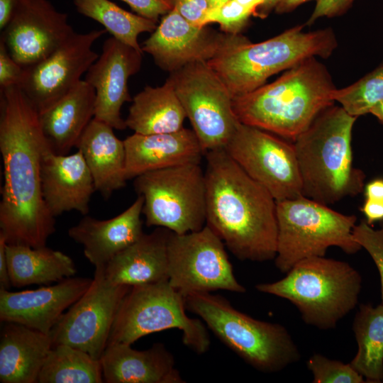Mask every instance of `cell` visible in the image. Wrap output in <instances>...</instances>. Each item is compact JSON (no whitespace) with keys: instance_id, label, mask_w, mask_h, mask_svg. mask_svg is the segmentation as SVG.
I'll list each match as a JSON object with an SVG mask.
<instances>
[{"instance_id":"cell-31","label":"cell","mask_w":383,"mask_h":383,"mask_svg":"<svg viewBox=\"0 0 383 383\" xmlns=\"http://www.w3.org/2000/svg\"><path fill=\"white\" fill-rule=\"evenodd\" d=\"M78 13L101 24L111 37L143 52L138 37L152 33L156 21L127 11L109 0H74Z\"/></svg>"},{"instance_id":"cell-42","label":"cell","mask_w":383,"mask_h":383,"mask_svg":"<svg viewBox=\"0 0 383 383\" xmlns=\"http://www.w3.org/2000/svg\"><path fill=\"white\" fill-rule=\"evenodd\" d=\"M6 240L0 234V288L9 289L11 286L9 275L8 264L6 252Z\"/></svg>"},{"instance_id":"cell-3","label":"cell","mask_w":383,"mask_h":383,"mask_svg":"<svg viewBox=\"0 0 383 383\" xmlns=\"http://www.w3.org/2000/svg\"><path fill=\"white\" fill-rule=\"evenodd\" d=\"M335 89L326 67L313 57L273 82L233 98V109L240 123L294 141L333 105Z\"/></svg>"},{"instance_id":"cell-21","label":"cell","mask_w":383,"mask_h":383,"mask_svg":"<svg viewBox=\"0 0 383 383\" xmlns=\"http://www.w3.org/2000/svg\"><path fill=\"white\" fill-rule=\"evenodd\" d=\"M126 177L191 163H201L205 152L192 129L165 133H134L123 140Z\"/></svg>"},{"instance_id":"cell-5","label":"cell","mask_w":383,"mask_h":383,"mask_svg":"<svg viewBox=\"0 0 383 383\" xmlns=\"http://www.w3.org/2000/svg\"><path fill=\"white\" fill-rule=\"evenodd\" d=\"M292 27L267 40L252 43L240 34H225L216 54L206 63L216 73L233 99L265 84L272 75L313 57L326 58L337 46L327 28L304 32Z\"/></svg>"},{"instance_id":"cell-35","label":"cell","mask_w":383,"mask_h":383,"mask_svg":"<svg viewBox=\"0 0 383 383\" xmlns=\"http://www.w3.org/2000/svg\"><path fill=\"white\" fill-rule=\"evenodd\" d=\"M254 13L243 7L235 0H230L225 4L214 9H209L203 26L217 23L221 30L227 34H239L246 25L250 16Z\"/></svg>"},{"instance_id":"cell-18","label":"cell","mask_w":383,"mask_h":383,"mask_svg":"<svg viewBox=\"0 0 383 383\" xmlns=\"http://www.w3.org/2000/svg\"><path fill=\"white\" fill-rule=\"evenodd\" d=\"M224 37L225 34L189 22L172 8L141 48L159 67L171 73L190 63L209 61Z\"/></svg>"},{"instance_id":"cell-15","label":"cell","mask_w":383,"mask_h":383,"mask_svg":"<svg viewBox=\"0 0 383 383\" xmlns=\"http://www.w3.org/2000/svg\"><path fill=\"white\" fill-rule=\"evenodd\" d=\"M105 29L74 32L42 61L26 67L20 88L38 113L53 106L82 79L99 54L92 50Z\"/></svg>"},{"instance_id":"cell-25","label":"cell","mask_w":383,"mask_h":383,"mask_svg":"<svg viewBox=\"0 0 383 383\" xmlns=\"http://www.w3.org/2000/svg\"><path fill=\"white\" fill-rule=\"evenodd\" d=\"M96 92L85 80L45 111L39 113L40 126L52 151L67 155L94 118Z\"/></svg>"},{"instance_id":"cell-13","label":"cell","mask_w":383,"mask_h":383,"mask_svg":"<svg viewBox=\"0 0 383 383\" xmlns=\"http://www.w3.org/2000/svg\"><path fill=\"white\" fill-rule=\"evenodd\" d=\"M224 150L276 201L303 196L292 143L270 132L240 122Z\"/></svg>"},{"instance_id":"cell-7","label":"cell","mask_w":383,"mask_h":383,"mask_svg":"<svg viewBox=\"0 0 383 383\" xmlns=\"http://www.w3.org/2000/svg\"><path fill=\"white\" fill-rule=\"evenodd\" d=\"M184 302L187 310L198 316L224 345L258 371L277 372L301 359L297 345L279 323L255 319L211 292L192 293L184 297Z\"/></svg>"},{"instance_id":"cell-27","label":"cell","mask_w":383,"mask_h":383,"mask_svg":"<svg viewBox=\"0 0 383 383\" xmlns=\"http://www.w3.org/2000/svg\"><path fill=\"white\" fill-rule=\"evenodd\" d=\"M52 347L50 334L6 322L0 338V382L38 383L40 370Z\"/></svg>"},{"instance_id":"cell-23","label":"cell","mask_w":383,"mask_h":383,"mask_svg":"<svg viewBox=\"0 0 383 383\" xmlns=\"http://www.w3.org/2000/svg\"><path fill=\"white\" fill-rule=\"evenodd\" d=\"M126 343L106 345L100 362L107 383H184L172 354L160 343L145 350Z\"/></svg>"},{"instance_id":"cell-30","label":"cell","mask_w":383,"mask_h":383,"mask_svg":"<svg viewBox=\"0 0 383 383\" xmlns=\"http://www.w3.org/2000/svg\"><path fill=\"white\" fill-rule=\"evenodd\" d=\"M353 331L357 344L350 362L366 382H383V304H362L355 316Z\"/></svg>"},{"instance_id":"cell-2","label":"cell","mask_w":383,"mask_h":383,"mask_svg":"<svg viewBox=\"0 0 383 383\" xmlns=\"http://www.w3.org/2000/svg\"><path fill=\"white\" fill-rule=\"evenodd\" d=\"M206 225L238 259L274 260L276 200L224 149L205 153Z\"/></svg>"},{"instance_id":"cell-29","label":"cell","mask_w":383,"mask_h":383,"mask_svg":"<svg viewBox=\"0 0 383 383\" xmlns=\"http://www.w3.org/2000/svg\"><path fill=\"white\" fill-rule=\"evenodd\" d=\"M6 252L10 282L15 287L59 282L76 273L68 255L45 246L6 244Z\"/></svg>"},{"instance_id":"cell-34","label":"cell","mask_w":383,"mask_h":383,"mask_svg":"<svg viewBox=\"0 0 383 383\" xmlns=\"http://www.w3.org/2000/svg\"><path fill=\"white\" fill-rule=\"evenodd\" d=\"M307 368L313 376V383H364V377L350 363L331 360L316 353L308 360Z\"/></svg>"},{"instance_id":"cell-28","label":"cell","mask_w":383,"mask_h":383,"mask_svg":"<svg viewBox=\"0 0 383 383\" xmlns=\"http://www.w3.org/2000/svg\"><path fill=\"white\" fill-rule=\"evenodd\" d=\"M187 118L169 78L160 87H145L132 99L125 119L127 128L140 134L172 133L183 128Z\"/></svg>"},{"instance_id":"cell-40","label":"cell","mask_w":383,"mask_h":383,"mask_svg":"<svg viewBox=\"0 0 383 383\" xmlns=\"http://www.w3.org/2000/svg\"><path fill=\"white\" fill-rule=\"evenodd\" d=\"M355 0H317L306 25L313 24L322 17H335L344 13Z\"/></svg>"},{"instance_id":"cell-41","label":"cell","mask_w":383,"mask_h":383,"mask_svg":"<svg viewBox=\"0 0 383 383\" xmlns=\"http://www.w3.org/2000/svg\"><path fill=\"white\" fill-rule=\"evenodd\" d=\"M360 211L367 223L372 226L375 222L383 220V201L365 199Z\"/></svg>"},{"instance_id":"cell-37","label":"cell","mask_w":383,"mask_h":383,"mask_svg":"<svg viewBox=\"0 0 383 383\" xmlns=\"http://www.w3.org/2000/svg\"><path fill=\"white\" fill-rule=\"evenodd\" d=\"M26 67L15 61L9 54L4 40L0 38V87H21L25 77Z\"/></svg>"},{"instance_id":"cell-33","label":"cell","mask_w":383,"mask_h":383,"mask_svg":"<svg viewBox=\"0 0 383 383\" xmlns=\"http://www.w3.org/2000/svg\"><path fill=\"white\" fill-rule=\"evenodd\" d=\"M333 99L350 115L359 117L383 99V62L373 71L343 89H336Z\"/></svg>"},{"instance_id":"cell-48","label":"cell","mask_w":383,"mask_h":383,"mask_svg":"<svg viewBox=\"0 0 383 383\" xmlns=\"http://www.w3.org/2000/svg\"><path fill=\"white\" fill-rule=\"evenodd\" d=\"M262 1L263 4L260 8H262L263 11H266L272 8H275L279 0H262Z\"/></svg>"},{"instance_id":"cell-20","label":"cell","mask_w":383,"mask_h":383,"mask_svg":"<svg viewBox=\"0 0 383 383\" xmlns=\"http://www.w3.org/2000/svg\"><path fill=\"white\" fill-rule=\"evenodd\" d=\"M41 187L45 203L55 218L77 211L86 216L96 192L93 177L82 152L59 155L48 147L43 155Z\"/></svg>"},{"instance_id":"cell-9","label":"cell","mask_w":383,"mask_h":383,"mask_svg":"<svg viewBox=\"0 0 383 383\" xmlns=\"http://www.w3.org/2000/svg\"><path fill=\"white\" fill-rule=\"evenodd\" d=\"M186 309L184 296L168 280L131 287L120 305L107 345H131L150 333L176 328L182 331L184 345L204 354L211 345L208 330L201 319L187 316Z\"/></svg>"},{"instance_id":"cell-26","label":"cell","mask_w":383,"mask_h":383,"mask_svg":"<svg viewBox=\"0 0 383 383\" xmlns=\"http://www.w3.org/2000/svg\"><path fill=\"white\" fill-rule=\"evenodd\" d=\"M113 128L94 118L75 147L80 151L91 172L96 191L104 199L126 185V150L123 140Z\"/></svg>"},{"instance_id":"cell-4","label":"cell","mask_w":383,"mask_h":383,"mask_svg":"<svg viewBox=\"0 0 383 383\" xmlns=\"http://www.w3.org/2000/svg\"><path fill=\"white\" fill-rule=\"evenodd\" d=\"M356 119L331 105L294 140L304 196L328 206L364 191L365 174L353 165Z\"/></svg>"},{"instance_id":"cell-38","label":"cell","mask_w":383,"mask_h":383,"mask_svg":"<svg viewBox=\"0 0 383 383\" xmlns=\"http://www.w3.org/2000/svg\"><path fill=\"white\" fill-rule=\"evenodd\" d=\"M174 8L189 22L200 27L209 9L207 0H169Z\"/></svg>"},{"instance_id":"cell-16","label":"cell","mask_w":383,"mask_h":383,"mask_svg":"<svg viewBox=\"0 0 383 383\" xmlns=\"http://www.w3.org/2000/svg\"><path fill=\"white\" fill-rule=\"evenodd\" d=\"M75 31L66 13L48 0H20L1 38L13 59L26 67L48 57Z\"/></svg>"},{"instance_id":"cell-12","label":"cell","mask_w":383,"mask_h":383,"mask_svg":"<svg viewBox=\"0 0 383 383\" xmlns=\"http://www.w3.org/2000/svg\"><path fill=\"white\" fill-rule=\"evenodd\" d=\"M221 239L208 226L167 239L168 282L184 298L192 293L226 290L244 293Z\"/></svg>"},{"instance_id":"cell-46","label":"cell","mask_w":383,"mask_h":383,"mask_svg":"<svg viewBox=\"0 0 383 383\" xmlns=\"http://www.w3.org/2000/svg\"><path fill=\"white\" fill-rule=\"evenodd\" d=\"M243 7L252 11L254 13L262 4V0H235Z\"/></svg>"},{"instance_id":"cell-6","label":"cell","mask_w":383,"mask_h":383,"mask_svg":"<svg viewBox=\"0 0 383 383\" xmlns=\"http://www.w3.org/2000/svg\"><path fill=\"white\" fill-rule=\"evenodd\" d=\"M274 282L260 283V292L285 299L294 305L306 324L333 329L358 303L360 274L349 263L312 257L296 263Z\"/></svg>"},{"instance_id":"cell-24","label":"cell","mask_w":383,"mask_h":383,"mask_svg":"<svg viewBox=\"0 0 383 383\" xmlns=\"http://www.w3.org/2000/svg\"><path fill=\"white\" fill-rule=\"evenodd\" d=\"M170 231L157 227L117 254L104 267L106 279L131 287L168 280L167 239Z\"/></svg>"},{"instance_id":"cell-32","label":"cell","mask_w":383,"mask_h":383,"mask_svg":"<svg viewBox=\"0 0 383 383\" xmlns=\"http://www.w3.org/2000/svg\"><path fill=\"white\" fill-rule=\"evenodd\" d=\"M100 360L65 344L54 345L40 370L38 383H101Z\"/></svg>"},{"instance_id":"cell-44","label":"cell","mask_w":383,"mask_h":383,"mask_svg":"<svg viewBox=\"0 0 383 383\" xmlns=\"http://www.w3.org/2000/svg\"><path fill=\"white\" fill-rule=\"evenodd\" d=\"M20 0H0V29L9 21L12 12Z\"/></svg>"},{"instance_id":"cell-36","label":"cell","mask_w":383,"mask_h":383,"mask_svg":"<svg viewBox=\"0 0 383 383\" xmlns=\"http://www.w3.org/2000/svg\"><path fill=\"white\" fill-rule=\"evenodd\" d=\"M353 234L355 240L369 253L378 270L383 304V225L375 230L362 219L355 226Z\"/></svg>"},{"instance_id":"cell-14","label":"cell","mask_w":383,"mask_h":383,"mask_svg":"<svg viewBox=\"0 0 383 383\" xmlns=\"http://www.w3.org/2000/svg\"><path fill=\"white\" fill-rule=\"evenodd\" d=\"M131 288L110 282L104 267L95 268L88 289L51 330L52 346L68 345L100 360L120 305Z\"/></svg>"},{"instance_id":"cell-49","label":"cell","mask_w":383,"mask_h":383,"mask_svg":"<svg viewBox=\"0 0 383 383\" xmlns=\"http://www.w3.org/2000/svg\"><path fill=\"white\" fill-rule=\"evenodd\" d=\"M230 0H207L209 9H214L219 7Z\"/></svg>"},{"instance_id":"cell-19","label":"cell","mask_w":383,"mask_h":383,"mask_svg":"<svg viewBox=\"0 0 383 383\" xmlns=\"http://www.w3.org/2000/svg\"><path fill=\"white\" fill-rule=\"evenodd\" d=\"M92 280L68 277L55 285L21 292L0 288V320L50 334L65 309L85 293Z\"/></svg>"},{"instance_id":"cell-11","label":"cell","mask_w":383,"mask_h":383,"mask_svg":"<svg viewBox=\"0 0 383 383\" xmlns=\"http://www.w3.org/2000/svg\"><path fill=\"white\" fill-rule=\"evenodd\" d=\"M168 78L204 152L224 149L240 123L225 84L206 62L188 64Z\"/></svg>"},{"instance_id":"cell-39","label":"cell","mask_w":383,"mask_h":383,"mask_svg":"<svg viewBox=\"0 0 383 383\" xmlns=\"http://www.w3.org/2000/svg\"><path fill=\"white\" fill-rule=\"evenodd\" d=\"M136 14L157 22L161 15H165L173 7L169 0H121Z\"/></svg>"},{"instance_id":"cell-17","label":"cell","mask_w":383,"mask_h":383,"mask_svg":"<svg viewBox=\"0 0 383 383\" xmlns=\"http://www.w3.org/2000/svg\"><path fill=\"white\" fill-rule=\"evenodd\" d=\"M142 55L143 52L110 37L104 42L101 54L86 72L84 80L96 92L94 118L113 128H127L121 109L124 103L132 101L128 79L140 70Z\"/></svg>"},{"instance_id":"cell-1","label":"cell","mask_w":383,"mask_h":383,"mask_svg":"<svg viewBox=\"0 0 383 383\" xmlns=\"http://www.w3.org/2000/svg\"><path fill=\"white\" fill-rule=\"evenodd\" d=\"M1 89L0 152L4 182L0 234L7 244L45 246L55 231V217L42 194L41 164L49 147L39 113L22 89Z\"/></svg>"},{"instance_id":"cell-10","label":"cell","mask_w":383,"mask_h":383,"mask_svg":"<svg viewBox=\"0 0 383 383\" xmlns=\"http://www.w3.org/2000/svg\"><path fill=\"white\" fill-rule=\"evenodd\" d=\"M133 187L143 197L142 213L147 226L185 234L206 226V180L200 164L143 174L134 178Z\"/></svg>"},{"instance_id":"cell-22","label":"cell","mask_w":383,"mask_h":383,"mask_svg":"<svg viewBox=\"0 0 383 383\" xmlns=\"http://www.w3.org/2000/svg\"><path fill=\"white\" fill-rule=\"evenodd\" d=\"M143 202V197L138 195L124 211L107 220L85 216L69 229L68 235L83 245L84 256L95 268L105 267L144 234L140 217Z\"/></svg>"},{"instance_id":"cell-47","label":"cell","mask_w":383,"mask_h":383,"mask_svg":"<svg viewBox=\"0 0 383 383\" xmlns=\"http://www.w3.org/2000/svg\"><path fill=\"white\" fill-rule=\"evenodd\" d=\"M370 113L383 125V99L370 110Z\"/></svg>"},{"instance_id":"cell-43","label":"cell","mask_w":383,"mask_h":383,"mask_svg":"<svg viewBox=\"0 0 383 383\" xmlns=\"http://www.w3.org/2000/svg\"><path fill=\"white\" fill-rule=\"evenodd\" d=\"M365 199L383 201V179L370 181L364 188Z\"/></svg>"},{"instance_id":"cell-45","label":"cell","mask_w":383,"mask_h":383,"mask_svg":"<svg viewBox=\"0 0 383 383\" xmlns=\"http://www.w3.org/2000/svg\"><path fill=\"white\" fill-rule=\"evenodd\" d=\"M309 1L311 0H279L275 7V10L278 13H288Z\"/></svg>"},{"instance_id":"cell-8","label":"cell","mask_w":383,"mask_h":383,"mask_svg":"<svg viewBox=\"0 0 383 383\" xmlns=\"http://www.w3.org/2000/svg\"><path fill=\"white\" fill-rule=\"evenodd\" d=\"M276 204L274 263L281 272L287 273L304 259L324 257L330 247H338L349 255L361 250L353 234L356 216L338 212L304 196Z\"/></svg>"}]
</instances>
